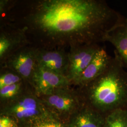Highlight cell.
Segmentation results:
<instances>
[{"label": "cell", "mask_w": 127, "mask_h": 127, "mask_svg": "<svg viewBox=\"0 0 127 127\" xmlns=\"http://www.w3.org/2000/svg\"><path fill=\"white\" fill-rule=\"evenodd\" d=\"M9 25L25 30L32 45L65 48L103 42L107 32L124 18L101 0H33Z\"/></svg>", "instance_id": "obj_1"}, {"label": "cell", "mask_w": 127, "mask_h": 127, "mask_svg": "<svg viewBox=\"0 0 127 127\" xmlns=\"http://www.w3.org/2000/svg\"><path fill=\"white\" fill-rule=\"evenodd\" d=\"M115 50L108 67L95 80L81 87L87 100L98 109H127V71Z\"/></svg>", "instance_id": "obj_2"}, {"label": "cell", "mask_w": 127, "mask_h": 127, "mask_svg": "<svg viewBox=\"0 0 127 127\" xmlns=\"http://www.w3.org/2000/svg\"><path fill=\"white\" fill-rule=\"evenodd\" d=\"M6 104L5 112L20 120L33 119L48 113V107L34 91H24L18 97Z\"/></svg>", "instance_id": "obj_3"}, {"label": "cell", "mask_w": 127, "mask_h": 127, "mask_svg": "<svg viewBox=\"0 0 127 127\" xmlns=\"http://www.w3.org/2000/svg\"><path fill=\"white\" fill-rule=\"evenodd\" d=\"M36 48L33 45L24 47L0 64V68L15 71L22 77L24 82L31 86L32 76L38 65Z\"/></svg>", "instance_id": "obj_4"}, {"label": "cell", "mask_w": 127, "mask_h": 127, "mask_svg": "<svg viewBox=\"0 0 127 127\" xmlns=\"http://www.w3.org/2000/svg\"><path fill=\"white\" fill-rule=\"evenodd\" d=\"M101 47L99 44L92 43L69 47L66 78L71 84L76 82Z\"/></svg>", "instance_id": "obj_5"}, {"label": "cell", "mask_w": 127, "mask_h": 127, "mask_svg": "<svg viewBox=\"0 0 127 127\" xmlns=\"http://www.w3.org/2000/svg\"><path fill=\"white\" fill-rule=\"evenodd\" d=\"M70 85L65 76L38 65L32 76L31 87L40 97L49 95L56 90Z\"/></svg>", "instance_id": "obj_6"}, {"label": "cell", "mask_w": 127, "mask_h": 127, "mask_svg": "<svg viewBox=\"0 0 127 127\" xmlns=\"http://www.w3.org/2000/svg\"><path fill=\"white\" fill-rule=\"evenodd\" d=\"M32 45L24 29L9 25L0 28V64L9 56L25 47Z\"/></svg>", "instance_id": "obj_7"}, {"label": "cell", "mask_w": 127, "mask_h": 127, "mask_svg": "<svg viewBox=\"0 0 127 127\" xmlns=\"http://www.w3.org/2000/svg\"><path fill=\"white\" fill-rule=\"evenodd\" d=\"M37 64L66 77L68 51L65 48H36Z\"/></svg>", "instance_id": "obj_8"}, {"label": "cell", "mask_w": 127, "mask_h": 127, "mask_svg": "<svg viewBox=\"0 0 127 127\" xmlns=\"http://www.w3.org/2000/svg\"><path fill=\"white\" fill-rule=\"evenodd\" d=\"M69 86L59 88L49 95L39 97L47 107L59 112H71L79 106L80 98Z\"/></svg>", "instance_id": "obj_9"}, {"label": "cell", "mask_w": 127, "mask_h": 127, "mask_svg": "<svg viewBox=\"0 0 127 127\" xmlns=\"http://www.w3.org/2000/svg\"><path fill=\"white\" fill-rule=\"evenodd\" d=\"M112 58L108 54L104 48L101 47L73 84L82 87L95 80L108 67Z\"/></svg>", "instance_id": "obj_10"}, {"label": "cell", "mask_w": 127, "mask_h": 127, "mask_svg": "<svg viewBox=\"0 0 127 127\" xmlns=\"http://www.w3.org/2000/svg\"><path fill=\"white\" fill-rule=\"evenodd\" d=\"M125 18L106 32L103 42H109L114 46L125 68L127 69V29L124 24Z\"/></svg>", "instance_id": "obj_11"}, {"label": "cell", "mask_w": 127, "mask_h": 127, "mask_svg": "<svg viewBox=\"0 0 127 127\" xmlns=\"http://www.w3.org/2000/svg\"><path fill=\"white\" fill-rule=\"evenodd\" d=\"M104 127H127V108L111 111L106 119Z\"/></svg>", "instance_id": "obj_12"}, {"label": "cell", "mask_w": 127, "mask_h": 127, "mask_svg": "<svg viewBox=\"0 0 127 127\" xmlns=\"http://www.w3.org/2000/svg\"><path fill=\"white\" fill-rule=\"evenodd\" d=\"M96 114L90 110H85L75 120L76 127H103L102 123Z\"/></svg>", "instance_id": "obj_13"}, {"label": "cell", "mask_w": 127, "mask_h": 127, "mask_svg": "<svg viewBox=\"0 0 127 127\" xmlns=\"http://www.w3.org/2000/svg\"><path fill=\"white\" fill-rule=\"evenodd\" d=\"M26 83V82L23 81L0 89L1 99L8 103L16 98L24 91V86Z\"/></svg>", "instance_id": "obj_14"}, {"label": "cell", "mask_w": 127, "mask_h": 127, "mask_svg": "<svg viewBox=\"0 0 127 127\" xmlns=\"http://www.w3.org/2000/svg\"><path fill=\"white\" fill-rule=\"evenodd\" d=\"M23 81V78L18 73L9 69L0 68V89Z\"/></svg>", "instance_id": "obj_15"}, {"label": "cell", "mask_w": 127, "mask_h": 127, "mask_svg": "<svg viewBox=\"0 0 127 127\" xmlns=\"http://www.w3.org/2000/svg\"><path fill=\"white\" fill-rule=\"evenodd\" d=\"M18 1L10 0H0V18L6 16V14L14 7Z\"/></svg>", "instance_id": "obj_16"}, {"label": "cell", "mask_w": 127, "mask_h": 127, "mask_svg": "<svg viewBox=\"0 0 127 127\" xmlns=\"http://www.w3.org/2000/svg\"><path fill=\"white\" fill-rule=\"evenodd\" d=\"M32 127H63V126L60 123L58 122L48 121L38 123Z\"/></svg>", "instance_id": "obj_17"}, {"label": "cell", "mask_w": 127, "mask_h": 127, "mask_svg": "<svg viewBox=\"0 0 127 127\" xmlns=\"http://www.w3.org/2000/svg\"><path fill=\"white\" fill-rule=\"evenodd\" d=\"M13 122L9 117H3L0 119V127H14Z\"/></svg>", "instance_id": "obj_18"}, {"label": "cell", "mask_w": 127, "mask_h": 127, "mask_svg": "<svg viewBox=\"0 0 127 127\" xmlns=\"http://www.w3.org/2000/svg\"><path fill=\"white\" fill-rule=\"evenodd\" d=\"M124 24H125V26L126 27V28L127 29V18H125L124 19Z\"/></svg>", "instance_id": "obj_19"}]
</instances>
